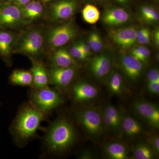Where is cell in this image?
Wrapping results in <instances>:
<instances>
[{
    "label": "cell",
    "mask_w": 159,
    "mask_h": 159,
    "mask_svg": "<svg viewBox=\"0 0 159 159\" xmlns=\"http://www.w3.org/2000/svg\"><path fill=\"white\" fill-rule=\"evenodd\" d=\"M47 119V116L30 101L23 103L9 128L16 145L19 147H25L32 140L38 138V131L45 130L42 123Z\"/></svg>",
    "instance_id": "1"
},
{
    "label": "cell",
    "mask_w": 159,
    "mask_h": 159,
    "mask_svg": "<svg viewBox=\"0 0 159 159\" xmlns=\"http://www.w3.org/2000/svg\"><path fill=\"white\" fill-rule=\"evenodd\" d=\"M43 151L49 156H61L73 146L77 138L74 124L66 117L59 116L46 128Z\"/></svg>",
    "instance_id": "2"
},
{
    "label": "cell",
    "mask_w": 159,
    "mask_h": 159,
    "mask_svg": "<svg viewBox=\"0 0 159 159\" xmlns=\"http://www.w3.org/2000/svg\"><path fill=\"white\" fill-rule=\"evenodd\" d=\"M75 119L86 135L91 140H98L106 130L100 109L95 107H80L75 111Z\"/></svg>",
    "instance_id": "3"
},
{
    "label": "cell",
    "mask_w": 159,
    "mask_h": 159,
    "mask_svg": "<svg viewBox=\"0 0 159 159\" xmlns=\"http://www.w3.org/2000/svg\"><path fill=\"white\" fill-rule=\"evenodd\" d=\"M44 43L43 34L40 29H28L17 36L13 54H24L30 58H36L42 53Z\"/></svg>",
    "instance_id": "4"
},
{
    "label": "cell",
    "mask_w": 159,
    "mask_h": 159,
    "mask_svg": "<svg viewBox=\"0 0 159 159\" xmlns=\"http://www.w3.org/2000/svg\"><path fill=\"white\" fill-rule=\"evenodd\" d=\"M28 94L29 101L47 116L64 102L61 93L49 86L42 89L31 88Z\"/></svg>",
    "instance_id": "5"
},
{
    "label": "cell",
    "mask_w": 159,
    "mask_h": 159,
    "mask_svg": "<svg viewBox=\"0 0 159 159\" xmlns=\"http://www.w3.org/2000/svg\"><path fill=\"white\" fill-rule=\"evenodd\" d=\"M77 34V29L72 23L61 24L49 29L46 35V42L49 48L54 51L67 43Z\"/></svg>",
    "instance_id": "6"
},
{
    "label": "cell",
    "mask_w": 159,
    "mask_h": 159,
    "mask_svg": "<svg viewBox=\"0 0 159 159\" xmlns=\"http://www.w3.org/2000/svg\"><path fill=\"white\" fill-rule=\"evenodd\" d=\"M76 66L68 68L51 66L48 70L50 84L61 93L68 90L77 74Z\"/></svg>",
    "instance_id": "7"
},
{
    "label": "cell",
    "mask_w": 159,
    "mask_h": 159,
    "mask_svg": "<svg viewBox=\"0 0 159 159\" xmlns=\"http://www.w3.org/2000/svg\"><path fill=\"white\" fill-rule=\"evenodd\" d=\"M0 28L14 29L22 26L25 22L23 19L20 9L14 4L1 5Z\"/></svg>",
    "instance_id": "8"
},
{
    "label": "cell",
    "mask_w": 159,
    "mask_h": 159,
    "mask_svg": "<svg viewBox=\"0 0 159 159\" xmlns=\"http://www.w3.org/2000/svg\"><path fill=\"white\" fill-rule=\"evenodd\" d=\"M135 112L156 129L159 128V108L156 104L144 100H138L133 104Z\"/></svg>",
    "instance_id": "9"
},
{
    "label": "cell",
    "mask_w": 159,
    "mask_h": 159,
    "mask_svg": "<svg viewBox=\"0 0 159 159\" xmlns=\"http://www.w3.org/2000/svg\"><path fill=\"white\" fill-rule=\"evenodd\" d=\"M71 97L75 103H83L96 99L99 94L98 89L89 83L78 81L70 88Z\"/></svg>",
    "instance_id": "10"
},
{
    "label": "cell",
    "mask_w": 159,
    "mask_h": 159,
    "mask_svg": "<svg viewBox=\"0 0 159 159\" xmlns=\"http://www.w3.org/2000/svg\"><path fill=\"white\" fill-rule=\"evenodd\" d=\"M77 8L75 0H62L52 4L50 8V19L53 21L66 20L72 17Z\"/></svg>",
    "instance_id": "11"
},
{
    "label": "cell",
    "mask_w": 159,
    "mask_h": 159,
    "mask_svg": "<svg viewBox=\"0 0 159 159\" xmlns=\"http://www.w3.org/2000/svg\"><path fill=\"white\" fill-rule=\"evenodd\" d=\"M16 38L13 32L0 28V58L8 66L11 63Z\"/></svg>",
    "instance_id": "12"
},
{
    "label": "cell",
    "mask_w": 159,
    "mask_h": 159,
    "mask_svg": "<svg viewBox=\"0 0 159 159\" xmlns=\"http://www.w3.org/2000/svg\"><path fill=\"white\" fill-rule=\"evenodd\" d=\"M120 64L125 76L130 81H136L141 77L143 71L142 62L132 55L122 56Z\"/></svg>",
    "instance_id": "13"
},
{
    "label": "cell",
    "mask_w": 159,
    "mask_h": 159,
    "mask_svg": "<svg viewBox=\"0 0 159 159\" xmlns=\"http://www.w3.org/2000/svg\"><path fill=\"white\" fill-rule=\"evenodd\" d=\"M137 31L135 28L131 26L112 31L110 36L116 43L127 48L133 45L136 41Z\"/></svg>",
    "instance_id": "14"
},
{
    "label": "cell",
    "mask_w": 159,
    "mask_h": 159,
    "mask_svg": "<svg viewBox=\"0 0 159 159\" xmlns=\"http://www.w3.org/2000/svg\"><path fill=\"white\" fill-rule=\"evenodd\" d=\"M32 66L31 71L33 75V88L42 89L48 86L50 80L48 70L42 61L36 58H31Z\"/></svg>",
    "instance_id": "15"
},
{
    "label": "cell",
    "mask_w": 159,
    "mask_h": 159,
    "mask_svg": "<svg viewBox=\"0 0 159 159\" xmlns=\"http://www.w3.org/2000/svg\"><path fill=\"white\" fill-rule=\"evenodd\" d=\"M144 131L143 125L135 118L123 112L121 123V134L128 139L136 138Z\"/></svg>",
    "instance_id": "16"
},
{
    "label": "cell",
    "mask_w": 159,
    "mask_h": 159,
    "mask_svg": "<svg viewBox=\"0 0 159 159\" xmlns=\"http://www.w3.org/2000/svg\"><path fill=\"white\" fill-rule=\"evenodd\" d=\"M111 61L110 58L106 54L96 56L91 61L89 70L94 77L99 79L105 77L110 72Z\"/></svg>",
    "instance_id": "17"
},
{
    "label": "cell",
    "mask_w": 159,
    "mask_h": 159,
    "mask_svg": "<svg viewBox=\"0 0 159 159\" xmlns=\"http://www.w3.org/2000/svg\"><path fill=\"white\" fill-rule=\"evenodd\" d=\"M129 15L125 10L120 8L107 9L102 15V22L108 25H123L129 20Z\"/></svg>",
    "instance_id": "18"
},
{
    "label": "cell",
    "mask_w": 159,
    "mask_h": 159,
    "mask_svg": "<svg viewBox=\"0 0 159 159\" xmlns=\"http://www.w3.org/2000/svg\"><path fill=\"white\" fill-rule=\"evenodd\" d=\"M51 61V66L59 67H70L77 64L76 60L71 56L69 51L60 48L52 51Z\"/></svg>",
    "instance_id": "19"
},
{
    "label": "cell",
    "mask_w": 159,
    "mask_h": 159,
    "mask_svg": "<svg viewBox=\"0 0 159 159\" xmlns=\"http://www.w3.org/2000/svg\"><path fill=\"white\" fill-rule=\"evenodd\" d=\"M20 9L23 19L25 23L37 19L43 15L44 9L42 4L37 1H31Z\"/></svg>",
    "instance_id": "20"
},
{
    "label": "cell",
    "mask_w": 159,
    "mask_h": 159,
    "mask_svg": "<svg viewBox=\"0 0 159 159\" xmlns=\"http://www.w3.org/2000/svg\"><path fill=\"white\" fill-rule=\"evenodd\" d=\"M9 82L12 85L33 88V75L31 71L16 70L12 71L9 77Z\"/></svg>",
    "instance_id": "21"
},
{
    "label": "cell",
    "mask_w": 159,
    "mask_h": 159,
    "mask_svg": "<svg viewBox=\"0 0 159 159\" xmlns=\"http://www.w3.org/2000/svg\"><path fill=\"white\" fill-rule=\"evenodd\" d=\"M104 151L107 157L111 159L129 158L127 146L119 142H112L105 145Z\"/></svg>",
    "instance_id": "22"
},
{
    "label": "cell",
    "mask_w": 159,
    "mask_h": 159,
    "mask_svg": "<svg viewBox=\"0 0 159 159\" xmlns=\"http://www.w3.org/2000/svg\"><path fill=\"white\" fill-rule=\"evenodd\" d=\"M109 92L112 95L122 96L125 92V85L122 75L118 72H114L107 82Z\"/></svg>",
    "instance_id": "23"
},
{
    "label": "cell",
    "mask_w": 159,
    "mask_h": 159,
    "mask_svg": "<svg viewBox=\"0 0 159 159\" xmlns=\"http://www.w3.org/2000/svg\"><path fill=\"white\" fill-rule=\"evenodd\" d=\"M100 109L111 118L115 124L119 135L121 134L123 111L110 104L104 105Z\"/></svg>",
    "instance_id": "24"
},
{
    "label": "cell",
    "mask_w": 159,
    "mask_h": 159,
    "mask_svg": "<svg viewBox=\"0 0 159 159\" xmlns=\"http://www.w3.org/2000/svg\"><path fill=\"white\" fill-rule=\"evenodd\" d=\"M134 155L137 159H152L157 155L148 143L137 144L134 148Z\"/></svg>",
    "instance_id": "25"
},
{
    "label": "cell",
    "mask_w": 159,
    "mask_h": 159,
    "mask_svg": "<svg viewBox=\"0 0 159 159\" xmlns=\"http://www.w3.org/2000/svg\"><path fill=\"white\" fill-rule=\"evenodd\" d=\"M82 12L84 20L90 24H96L100 18V11L93 5H86L83 9Z\"/></svg>",
    "instance_id": "26"
},
{
    "label": "cell",
    "mask_w": 159,
    "mask_h": 159,
    "mask_svg": "<svg viewBox=\"0 0 159 159\" xmlns=\"http://www.w3.org/2000/svg\"><path fill=\"white\" fill-rule=\"evenodd\" d=\"M141 16L145 21L149 23L156 22L159 19V15L157 11L151 6H142L140 10Z\"/></svg>",
    "instance_id": "27"
},
{
    "label": "cell",
    "mask_w": 159,
    "mask_h": 159,
    "mask_svg": "<svg viewBox=\"0 0 159 159\" xmlns=\"http://www.w3.org/2000/svg\"><path fill=\"white\" fill-rule=\"evenodd\" d=\"M132 55L141 62H145L148 60L151 53L149 49L144 47H139L133 50Z\"/></svg>",
    "instance_id": "28"
},
{
    "label": "cell",
    "mask_w": 159,
    "mask_h": 159,
    "mask_svg": "<svg viewBox=\"0 0 159 159\" xmlns=\"http://www.w3.org/2000/svg\"><path fill=\"white\" fill-rule=\"evenodd\" d=\"M137 40L142 44L149 43L150 41V33L148 29L143 28L137 31Z\"/></svg>",
    "instance_id": "29"
},
{
    "label": "cell",
    "mask_w": 159,
    "mask_h": 159,
    "mask_svg": "<svg viewBox=\"0 0 159 159\" xmlns=\"http://www.w3.org/2000/svg\"><path fill=\"white\" fill-rule=\"evenodd\" d=\"M70 54L75 60L77 59L79 60L84 61L86 59V56L83 53L82 51L80 48L78 43L75 44L72 46L70 51Z\"/></svg>",
    "instance_id": "30"
},
{
    "label": "cell",
    "mask_w": 159,
    "mask_h": 159,
    "mask_svg": "<svg viewBox=\"0 0 159 159\" xmlns=\"http://www.w3.org/2000/svg\"><path fill=\"white\" fill-rule=\"evenodd\" d=\"M148 138V142L149 145L152 147L157 155L159 153V139L157 135L150 136Z\"/></svg>",
    "instance_id": "31"
},
{
    "label": "cell",
    "mask_w": 159,
    "mask_h": 159,
    "mask_svg": "<svg viewBox=\"0 0 159 159\" xmlns=\"http://www.w3.org/2000/svg\"><path fill=\"white\" fill-rule=\"evenodd\" d=\"M147 80L148 82H159V72L157 69H152L148 71Z\"/></svg>",
    "instance_id": "32"
},
{
    "label": "cell",
    "mask_w": 159,
    "mask_h": 159,
    "mask_svg": "<svg viewBox=\"0 0 159 159\" xmlns=\"http://www.w3.org/2000/svg\"><path fill=\"white\" fill-rule=\"evenodd\" d=\"M147 89L151 94L157 95L159 93V82H147Z\"/></svg>",
    "instance_id": "33"
},
{
    "label": "cell",
    "mask_w": 159,
    "mask_h": 159,
    "mask_svg": "<svg viewBox=\"0 0 159 159\" xmlns=\"http://www.w3.org/2000/svg\"><path fill=\"white\" fill-rule=\"evenodd\" d=\"M95 46L94 51L95 52H99L103 48V43L99 34L96 32H95Z\"/></svg>",
    "instance_id": "34"
},
{
    "label": "cell",
    "mask_w": 159,
    "mask_h": 159,
    "mask_svg": "<svg viewBox=\"0 0 159 159\" xmlns=\"http://www.w3.org/2000/svg\"><path fill=\"white\" fill-rule=\"evenodd\" d=\"M80 49L87 57H88L91 54V48L88 44L84 41L78 43Z\"/></svg>",
    "instance_id": "35"
},
{
    "label": "cell",
    "mask_w": 159,
    "mask_h": 159,
    "mask_svg": "<svg viewBox=\"0 0 159 159\" xmlns=\"http://www.w3.org/2000/svg\"><path fill=\"white\" fill-rule=\"evenodd\" d=\"M13 2L15 5L19 8H21L30 2L31 0H13Z\"/></svg>",
    "instance_id": "36"
},
{
    "label": "cell",
    "mask_w": 159,
    "mask_h": 159,
    "mask_svg": "<svg viewBox=\"0 0 159 159\" xmlns=\"http://www.w3.org/2000/svg\"><path fill=\"white\" fill-rule=\"evenodd\" d=\"M154 39L157 46L159 45V30L157 29L154 32Z\"/></svg>",
    "instance_id": "37"
},
{
    "label": "cell",
    "mask_w": 159,
    "mask_h": 159,
    "mask_svg": "<svg viewBox=\"0 0 159 159\" xmlns=\"http://www.w3.org/2000/svg\"><path fill=\"white\" fill-rule=\"evenodd\" d=\"M117 1L120 3H125L127 0H117Z\"/></svg>",
    "instance_id": "38"
},
{
    "label": "cell",
    "mask_w": 159,
    "mask_h": 159,
    "mask_svg": "<svg viewBox=\"0 0 159 159\" xmlns=\"http://www.w3.org/2000/svg\"><path fill=\"white\" fill-rule=\"evenodd\" d=\"M43 2H50V1H51V0H41Z\"/></svg>",
    "instance_id": "39"
},
{
    "label": "cell",
    "mask_w": 159,
    "mask_h": 159,
    "mask_svg": "<svg viewBox=\"0 0 159 159\" xmlns=\"http://www.w3.org/2000/svg\"><path fill=\"white\" fill-rule=\"evenodd\" d=\"M1 5H0V10H1Z\"/></svg>",
    "instance_id": "40"
},
{
    "label": "cell",
    "mask_w": 159,
    "mask_h": 159,
    "mask_svg": "<svg viewBox=\"0 0 159 159\" xmlns=\"http://www.w3.org/2000/svg\"><path fill=\"white\" fill-rule=\"evenodd\" d=\"M156 1H157V2H158L159 0H156Z\"/></svg>",
    "instance_id": "41"
},
{
    "label": "cell",
    "mask_w": 159,
    "mask_h": 159,
    "mask_svg": "<svg viewBox=\"0 0 159 159\" xmlns=\"http://www.w3.org/2000/svg\"><path fill=\"white\" fill-rule=\"evenodd\" d=\"M1 104H2V103H0V105H1Z\"/></svg>",
    "instance_id": "42"
},
{
    "label": "cell",
    "mask_w": 159,
    "mask_h": 159,
    "mask_svg": "<svg viewBox=\"0 0 159 159\" xmlns=\"http://www.w3.org/2000/svg\"><path fill=\"white\" fill-rule=\"evenodd\" d=\"M3 1H6V0H3Z\"/></svg>",
    "instance_id": "43"
},
{
    "label": "cell",
    "mask_w": 159,
    "mask_h": 159,
    "mask_svg": "<svg viewBox=\"0 0 159 159\" xmlns=\"http://www.w3.org/2000/svg\"><path fill=\"white\" fill-rule=\"evenodd\" d=\"M99 1H101V0H99Z\"/></svg>",
    "instance_id": "44"
}]
</instances>
